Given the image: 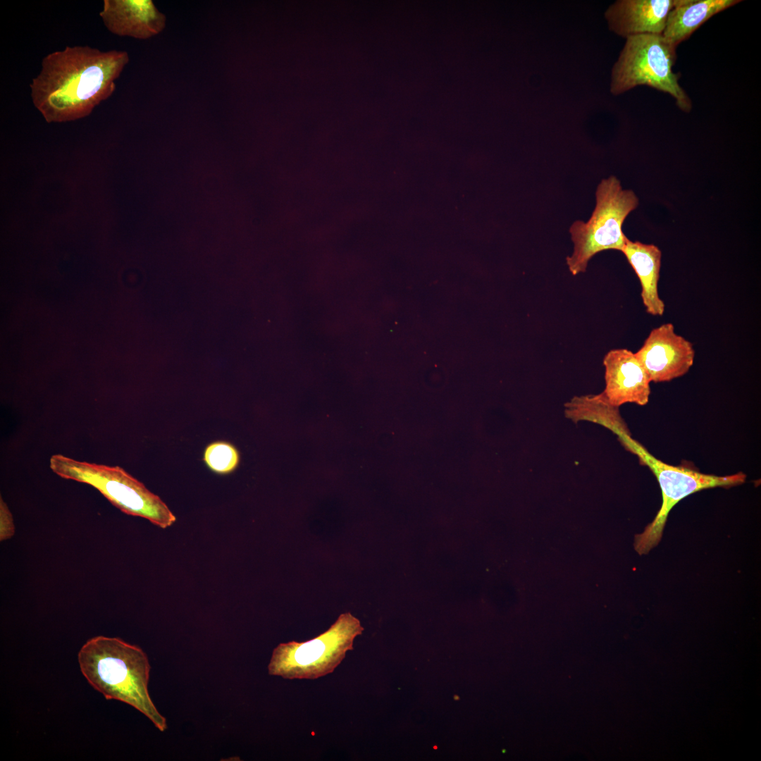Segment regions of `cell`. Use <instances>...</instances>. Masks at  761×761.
<instances>
[{
    "label": "cell",
    "instance_id": "5",
    "mask_svg": "<svg viewBox=\"0 0 761 761\" xmlns=\"http://www.w3.org/2000/svg\"><path fill=\"white\" fill-rule=\"evenodd\" d=\"M676 49L662 35L627 37L612 69L610 92L619 95L647 85L670 94L680 110L690 112L691 99L679 82V74L673 71Z\"/></svg>",
    "mask_w": 761,
    "mask_h": 761
},
{
    "label": "cell",
    "instance_id": "6",
    "mask_svg": "<svg viewBox=\"0 0 761 761\" xmlns=\"http://www.w3.org/2000/svg\"><path fill=\"white\" fill-rule=\"evenodd\" d=\"M363 631L357 617L342 613L316 638L277 645L268 665V674L287 679H317L331 674L353 650L355 638Z\"/></svg>",
    "mask_w": 761,
    "mask_h": 761
},
{
    "label": "cell",
    "instance_id": "12",
    "mask_svg": "<svg viewBox=\"0 0 761 761\" xmlns=\"http://www.w3.org/2000/svg\"><path fill=\"white\" fill-rule=\"evenodd\" d=\"M621 252L639 279L641 297L646 312L654 316H663L665 304L658 292L661 250L653 244L633 242L627 238Z\"/></svg>",
    "mask_w": 761,
    "mask_h": 761
},
{
    "label": "cell",
    "instance_id": "13",
    "mask_svg": "<svg viewBox=\"0 0 761 761\" xmlns=\"http://www.w3.org/2000/svg\"><path fill=\"white\" fill-rule=\"evenodd\" d=\"M740 0H673L662 36L674 47L704 23Z\"/></svg>",
    "mask_w": 761,
    "mask_h": 761
},
{
    "label": "cell",
    "instance_id": "15",
    "mask_svg": "<svg viewBox=\"0 0 761 761\" xmlns=\"http://www.w3.org/2000/svg\"><path fill=\"white\" fill-rule=\"evenodd\" d=\"M203 459L212 471L227 474L233 471L238 466L240 454L232 444L225 441H216L206 447Z\"/></svg>",
    "mask_w": 761,
    "mask_h": 761
},
{
    "label": "cell",
    "instance_id": "1",
    "mask_svg": "<svg viewBox=\"0 0 761 761\" xmlns=\"http://www.w3.org/2000/svg\"><path fill=\"white\" fill-rule=\"evenodd\" d=\"M128 61L126 51L88 46L50 53L30 83L32 103L48 123L85 118L113 94Z\"/></svg>",
    "mask_w": 761,
    "mask_h": 761
},
{
    "label": "cell",
    "instance_id": "11",
    "mask_svg": "<svg viewBox=\"0 0 761 761\" xmlns=\"http://www.w3.org/2000/svg\"><path fill=\"white\" fill-rule=\"evenodd\" d=\"M99 16L111 33L142 39L159 34L166 25V16L151 0H104Z\"/></svg>",
    "mask_w": 761,
    "mask_h": 761
},
{
    "label": "cell",
    "instance_id": "14",
    "mask_svg": "<svg viewBox=\"0 0 761 761\" xmlns=\"http://www.w3.org/2000/svg\"><path fill=\"white\" fill-rule=\"evenodd\" d=\"M564 414L577 423L586 420L604 426L618 436L630 435L619 407L610 404L602 392L598 395L574 396L564 404Z\"/></svg>",
    "mask_w": 761,
    "mask_h": 761
},
{
    "label": "cell",
    "instance_id": "4",
    "mask_svg": "<svg viewBox=\"0 0 761 761\" xmlns=\"http://www.w3.org/2000/svg\"><path fill=\"white\" fill-rule=\"evenodd\" d=\"M595 199L590 218L586 222L576 221L569 228L574 251L566 262L573 276L585 272L596 254L607 249L622 251L627 239L622 230L623 223L639 203L635 193L623 189L613 175L598 184Z\"/></svg>",
    "mask_w": 761,
    "mask_h": 761
},
{
    "label": "cell",
    "instance_id": "7",
    "mask_svg": "<svg viewBox=\"0 0 761 761\" xmlns=\"http://www.w3.org/2000/svg\"><path fill=\"white\" fill-rule=\"evenodd\" d=\"M619 439L628 450L638 456L641 463L650 468L662 492V503L655 519L635 537L634 547L639 555L648 554L658 545L669 512L682 499L704 489L741 485L746 479L743 472L721 476L672 466L655 458L631 435H620Z\"/></svg>",
    "mask_w": 761,
    "mask_h": 761
},
{
    "label": "cell",
    "instance_id": "16",
    "mask_svg": "<svg viewBox=\"0 0 761 761\" xmlns=\"http://www.w3.org/2000/svg\"><path fill=\"white\" fill-rule=\"evenodd\" d=\"M15 533L12 514L3 498L0 497V540L11 538Z\"/></svg>",
    "mask_w": 761,
    "mask_h": 761
},
{
    "label": "cell",
    "instance_id": "2",
    "mask_svg": "<svg viewBox=\"0 0 761 761\" xmlns=\"http://www.w3.org/2000/svg\"><path fill=\"white\" fill-rule=\"evenodd\" d=\"M80 670L89 683L108 700L127 703L144 714L161 731L166 718L148 691L150 665L138 646L103 636L87 641L78 652Z\"/></svg>",
    "mask_w": 761,
    "mask_h": 761
},
{
    "label": "cell",
    "instance_id": "3",
    "mask_svg": "<svg viewBox=\"0 0 761 761\" xmlns=\"http://www.w3.org/2000/svg\"><path fill=\"white\" fill-rule=\"evenodd\" d=\"M49 467L63 478L94 487L125 514L144 518L162 528L176 520L158 495L120 466L81 462L56 454L50 457Z\"/></svg>",
    "mask_w": 761,
    "mask_h": 761
},
{
    "label": "cell",
    "instance_id": "9",
    "mask_svg": "<svg viewBox=\"0 0 761 761\" xmlns=\"http://www.w3.org/2000/svg\"><path fill=\"white\" fill-rule=\"evenodd\" d=\"M602 363L605 381L602 393L610 404L619 407L626 403L648 404L651 381L635 353L613 349L605 355Z\"/></svg>",
    "mask_w": 761,
    "mask_h": 761
},
{
    "label": "cell",
    "instance_id": "10",
    "mask_svg": "<svg viewBox=\"0 0 761 761\" xmlns=\"http://www.w3.org/2000/svg\"><path fill=\"white\" fill-rule=\"evenodd\" d=\"M673 0H619L605 12L610 30L624 38L662 35Z\"/></svg>",
    "mask_w": 761,
    "mask_h": 761
},
{
    "label": "cell",
    "instance_id": "8",
    "mask_svg": "<svg viewBox=\"0 0 761 761\" xmlns=\"http://www.w3.org/2000/svg\"><path fill=\"white\" fill-rule=\"evenodd\" d=\"M635 354L650 381L660 383L685 375L693 364L695 352L672 323H666L654 328Z\"/></svg>",
    "mask_w": 761,
    "mask_h": 761
}]
</instances>
